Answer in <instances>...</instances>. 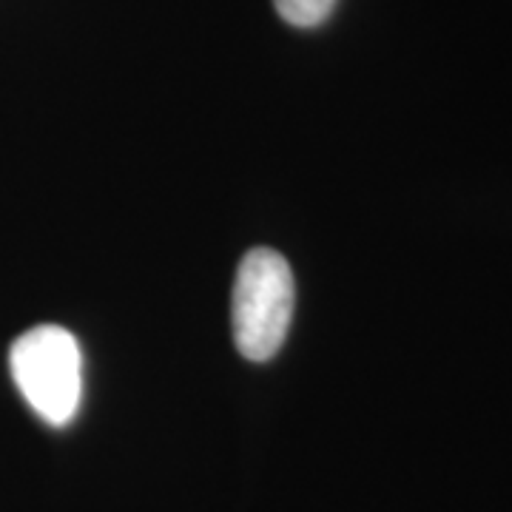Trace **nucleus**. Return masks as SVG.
Masks as SVG:
<instances>
[{"mask_svg": "<svg viewBox=\"0 0 512 512\" xmlns=\"http://www.w3.org/2000/svg\"><path fill=\"white\" fill-rule=\"evenodd\" d=\"M9 367L23 399L40 419L63 427L74 419L83 390V356L72 333L57 325H40L18 336Z\"/></svg>", "mask_w": 512, "mask_h": 512, "instance_id": "f03ea898", "label": "nucleus"}, {"mask_svg": "<svg viewBox=\"0 0 512 512\" xmlns=\"http://www.w3.org/2000/svg\"><path fill=\"white\" fill-rule=\"evenodd\" d=\"M274 6L279 18L288 20L291 26L313 29L330 18L336 0H274Z\"/></svg>", "mask_w": 512, "mask_h": 512, "instance_id": "7ed1b4c3", "label": "nucleus"}, {"mask_svg": "<svg viewBox=\"0 0 512 512\" xmlns=\"http://www.w3.org/2000/svg\"><path fill=\"white\" fill-rule=\"evenodd\" d=\"M293 274L288 259L271 248H251L239 262L231 296V328L239 353L268 362L282 348L293 319Z\"/></svg>", "mask_w": 512, "mask_h": 512, "instance_id": "f257e3e1", "label": "nucleus"}]
</instances>
